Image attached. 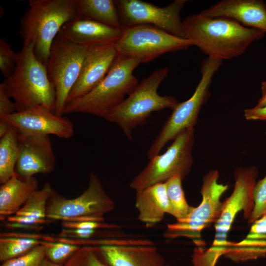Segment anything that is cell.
I'll list each match as a JSON object with an SVG mask.
<instances>
[{"label": "cell", "mask_w": 266, "mask_h": 266, "mask_svg": "<svg viewBox=\"0 0 266 266\" xmlns=\"http://www.w3.org/2000/svg\"><path fill=\"white\" fill-rule=\"evenodd\" d=\"M164 266H171L168 264H166Z\"/></svg>", "instance_id": "obj_42"}, {"label": "cell", "mask_w": 266, "mask_h": 266, "mask_svg": "<svg viewBox=\"0 0 266 266\" xmlns=\"http://www.w3.org/2000/svg\"><path fill=\"white\" fill-rule=\"evenodd\" d=\"M244 115L247 120H266V105L261 107L255 106L245 109Z\"/></svg>", "instance_id": "obj_35"}, {"label": "cell", "mask_w": 266, "mask_h": 266, "mask_svg": "<svg viewBox=\"0 0 266 266\" xmlns=\"http://www.w3.org/2000/svg\"><path fill=\"white\" fill-rule=\"evenodd\" d=\"M182 29L184 38L208 57L222 61L241 55L266 33L228 18L208 17L200 12L186 17L182 21Z\"/></svg>", "instance_id": "obj_1"}, {"label": "cell", "mask_w": 266, "mask_h": 266, "mask_svg": "<svg viewBox=\"0 0 266 266\" xmlns=\"http://www.w3.org/2000/svg\"><path fill=\"white\" fill-rule=\"evenodd\" d=\"M48 220H49V219H39L28 216H19L16 215L10 216L7 218V221L9 222L20 223L34 225H40L45 224L47 222Z\"/></svg>", "instance_id": "obj_36"}, {"label": "cell", "mask_w": 266, "mask_h": 266, "mask_svg": "<svg viewBox=\"0 0 266 266\" xmlns=\"http://www.w3.org/2000/svg\"><path fill=\"white\" fill-rule=\"evenodd\" d=\"M200 13L208 17L228 18L266 33V4L261 0H223Z\"/></svg>", "instance_id": "obj_18"}, {"label": "cell", "mask_w": 266, "mask_h": 266, "mask_svg": "<svg viewBox=\"0 0 266 266\" xmlns=\"http://www.w3.org/2000/svg\"><path fill=\"white\" fill-rule=\"evenodd\" d=\"M64 266H110L102 257L99 247H80Z\"/></svg>", "instance_id": "obj_27"}, {"label": "cell", "mask_w": 266, "mask_h": 266, "mask_svg": "<svg viewBox=\"0 0 266 266\" xmlns=\"http://www.w3.org/2000/svg\"><path fill=\"white\" fill-rule=\"evenodd\" d=\"M140 63L119 54L103 79L87 94L67 103L64 114L86 113L103 118L138 85L133 72Z\"/></svg>", "instance_id": "obj_4"}, {"label": "cell", "mask_w": 266, "mask_h": 266, "mask_svg": "<svg viewBox=\"0 0 266 266\" xmlns=\"http://www.w3.org/2000/svg\"><path fill=\"white\" fill-rule=\"evenodd\" d=\"M62 225L67 229H80L87 230H95L99 228H115L118 226L115 225H107L101 222L92 221L69 222L63 221Z\"/></svg>", "instance_id": "obj_32"}, {"label": "cell", "mask_w": 266, "mask_h": 266, "mask_svg": "<svg viewBox=\"0 0 266 266\" xmlns=\"http://www.w3.org/2000/svg\"><path fill=\"white\" fill-rule=\"evenodd\" d=\"M59 33L75 44L90 47L115 44L122 36V29L77 16L65 24Z\"/></svg>", "instance_id": "obj_17"}, {"label": "cell", "mask_w": 266, "mask_h": 266, "mask_svg": "<svg viewBox=\"0 0 266 266\" xmlns=\"http://www.w3.org/2000/svg\"><path fill=\"white\" fill-rule=\"evenodd\" d=\"M41 244L44 246L46 258L57 264L68 260L80 248L74 244L61 241L41 240Z\"/></svg>", "instance_id": "obj_28"}, {"label": "cell", "mask_w": 266, "mask_h": 266, "mask_svg": "<svg viewBox=\"0 0 266 266\" xmlns=\"http://www.w3.org/2000/svg\"><path fill=\"white\" fill-rule=\"evenodd\" d=\"M18 55V52H15L12 49L5 38L0 39V70L5 78L13 72Z\"/></svg>", "instance_id": "obj_30"}, {"label": "cell", "mask_w": 266, "mask_h": 266, "mask_svg": "<svg viewBox=\"0 0 266 266\" xmlns=\"http://www.w3.org/2000/svg\"><path fill=\"white\" fill-rule=\"evenodd\" d=\"M0 120L24 134L54 135L68 139L74 133V126L70 119L56 114L43 105L0 117Z\"/></svg>", "instance_id": "obj_14"}, {"label": "cell", "mask_w": 266, "mask_h": 266, "mask_svg": "<svg viewBox=\"0 0 266 266\" xmlns=\"http://www.w3.org/2000/svg\"><path fill=\"white\" fill-rule=\"evenodd\" d=\"M258 170L254 166L235 169L234 189L224 201L221 215L215 224V235L212 246L203 252L204 257L216 263L218 258L225 255L233 246L227 237L232 224L238 212L244 211V216L250 219L254 208L253 192L257 182Z\"/></svg>", "instance_id": "obj_6"}, {"label": "cell", "mask_w": 266, "mask_h": 266, "mask_svg": "<svg viewBox=\"0 0 266 266\" xmlns=\"http://www.w3.org/2000/svg\"><path fill=\"white\" fill-rule=\"evenodd\" d=\"M13 72L0 83L14 101L17 112L43 105L55 112L56 91L46 66L36 57L31 44L23 46Z\"/></svg>", "instance_id": "obj_2"}, {"label": "cell", "mask_w": 266, "mask_h": 266, "mask_svg": "<svg viewBox=\"0 0 266 266\" xmlns=\"http://www.w3.org/2000/svg\"><path fill=\"white\" fill-rule=\"evenodd\" d=\"M182 180L180 176L175 175L165 182L170 207V214L177 221L185 219L194 207L189 205L186 200L182 186Z\"/></svg>", "instance_id": "obj_24"}, {"label": "cell", "mask_w": 266, "mask_h": 266, "mask_svg": "<svg viewBox=\"0 0 266 266\" xmlns=\"http://www.w3.org/2000/svg\"><path fill=\"white\" fill-rule=\"evenodd\" d=\"M136 193L135 206L138 212L137 219L147 228L161 222L166 213L170 214L165 183L156 184Z\"/></svg>", "instance_id": "obj_20"}, {"label": "cell", "mask_w": 266, "mask_h": 266, "mask_svg": "<svg viewBox=\"0 0 266 266\" xmlns=\"http://www.w3.org/2000/svg\"><path fill=\"white\" fill-rule=\"evenodd\" d=\"M219 175L217 170H210L205 174L200 190L201 203L198 207H194L185 219L168 224L165 234L166 237L199 238L203 230L215 224L223 206L221 197L229 187L227 185L218 182Z\"/></svg>", "instance_id": "obj_12"}, {"label": "cell", "mask_w": 266, "mask_h": 266, "mask_svg": "<svg viewBox=\"0 0 266 266\" xmlns=\"http://www.w3.org/2000/svg\"><path fill=\"white\" fill-rule=\"evenodd\" d=\"M75 4L77 16L122 28L115 0H75Z\"/></svg>", "instance_id": "obj_22"}, {"label": "cell", "mask_w": 266, "mask_h": 266, "mask_svg": "<svg viewBox=\"0 0 266 266\" xmlns=\"http://www.w3.org/2000/svg\"><path fill=\"white\" fill-rule=\"evenodd\" d=\"M11 127L6 122L0 120V138L7 133Z\"/></svg>", "instance_id": "obj_39"}, {"label": "cell", "mask_w": 266, "mask_h": 266, "mask_svg": "<svg viewBox=\"0 0 266 266\" xmlns=\"http://www.w3.org/2000/svg\"><path fill=\"white\" fill-rule=\"evenodd\" d=\"M222 63L221 60L208 57L202 62L201 78L194 94L187 100L179 102L172 109V113L148 150L149 160L158 155L168 141L174 140L182 132L194 129L200 109L209 97L212 78Z\"/></svg>", "instance_id": "obj_7"}, {"label": "cell", "mask_w": 266, "mask_h": 266, "mask_svg": "<svg viewBox=\"0 0 266 266\" xmlns=\"http://www.w3.org/2000/svg\"><path fill=\"white\" fill-rule=\"evenodd\" d=\"M253 223L262 225H266V213L255 221Z\"/></svg>", "instance_id": "obj_41"}, {"label": "cell", "mask_w": 266, "mask_h": 266, "mask_svg": "<svg viewBox=\"0 0 266 266\" xmlns=\"http://www.w3.org/2000/svg\"><path fill=\"white\" fill-rule=\"evenodd\" d=\"M89 47L75 44L59 33L54 39L46 65L56 91L55 113L63 116L68 96L79 77Z\"/></svg>", "instance_id": "obj_11"}, {"label": "cell", "mask_w": 266, "mask_h": 266, "mask_svg": "<svg viewBox=\"0 0 266 266\" xmlns=\"http://www.w3.org/2000/svg\"><path fill=\"white\" fill-rule=\"evenodd\" d=\"M100 252L110 266H164L165 260L153 245H102Z\"/></svg>", "instance_id": "obj_19"}, {"label": "cell", "mask_w": 266, "mask_h": 266, "mask_svg": "<svg viewBox=\"0 0 266 266\" xmlns=\"http://www.w3.org/2000/svg\"><path fill=\"white\" fill-rule=\"evenodd\" d=\"M17 112L15 104L0 86V117L12 114Z\"/></svg>", "instance_id": "obj_33"}, {"label": "cell", "mask_w": 266, "mask_h": 266, "mask_svg": "<svg viewBox=\"0 0 266 266\" xmlns=\"http://www.w3.org/2000/svg\"><path fill=\"white\" fill-rule=\"evenodd\" d=\"M8 229H21L24 230H38L42 227L40 225H30L20 223L9 222L5 225Z\"/></svg>", "instance_id": "obj_37"}, {"label": "cell", "mask_w": 266, "mask_h": 266, "mask_svg": "<svg viewBox=\"0 0 266 266\" xmlns=\"http://www.w3.org/2000/svg\"><path fill=\"white\" fill-rule=\"evenodd\" d=\"M253 196L254 208L250 219L248 220L252 224L266 213V175L256 182Z\"/></svg>", "instance_id": "obj_31"}, {"label": "cell", "mask_w": 266, "mask_h": 266, "mask_svg": "<svg viewBox=\"0 0 266 266\" xmlns=\"http://www.w3.org/2000/svg\"><path fill=\"white\" fill-rule=\"evenodd\" d=\"M38 188V182L35 177L23 180L16 173L2 184L0 188V220L15 214Z\"/></svg>", "instance_id": "obj_21"}, {"label": "cell", "mask_w": 266, "mask_h": 266, "mask_svg": "<svg viewBox=\"0 0 266 266\" xmlns=\"http://www.w3.org/2000/svg\"><path fill=\"white\" fill-rule=\"evenodd\" d=\"M39 266H64V265H61L60 264L53 263L47 258H45L40 263Z\"/></svg>", "instance_id": "obj_40"}, {"label": "cell", "mask_w": 266, "mask_h": 266, "mask_svg": "<svg viewBox=\"0 0 266 266\" xmlns=\"http://www.w3.org/2000/svg\"><path fill=\"white\" fill-rule=\"evenodd\" d=\"M122 34L115 44L119 54L151 62L161 55L189 48L194 45L189 40L169 33L156 27L138 25L122 27Z\"/></svg>", "instance_id": "obj_10"}, {"label": "cell", "mask_w": 266, "mask_h": 266, "mask_svg": "<svg viewBox=\"0 0 266 266\" xmlns=\"http://www.w3.org/2000/svg\"><path fill=\"white\" fill-rule=\"evenodd\" d=\"M18 143L19 155L15 173L19 177L28 180L36 174H49L54 170L56 157L49 135L18 132Z\"/></svg>", "instance_id": "obj_15"}, {"label": "cell", "mask_w": 266, "mask_h": 266, "mask_svg": "<svg viewBox=\"0 0 266 266\" xmlns=\"http://www.w3.org/2000/svg\"><path fill=\"white\" fill-rule=\"evenodd\" d=\"M18 132L12 127L0 138V183L2 184L15 174V167L19 158Z\"/></svg>", "instance_id": "obj_23"}, {"label": "cell", "mask_w": 266, "mask_h": 266, "mask_svg": "<svg viewBox=\"0 0 266 266\" xmlns=\"http://www.w3.org/2000/svg\"><path fill=\"white\" fill-rule=\"evenodd\" d=\"M118 54L115 44L89 47L79 77L69 94L67 103L82 97L95 88L106 76Z\"/></svg>", "instance_id": "obj_16"}, {"label": "cell", "mask_w": 266, "mask_h": 266, "mask_svg": "<svg viewBox=\"0 0 266 266\" xmlns=\"http://www.w3.org/2000/svg\"><path fill=\"white\" fill-rule=\"evenodd\" d=\"M168 72L167 67L154 70L103 118L117 124L128 138L132 140L133 130L145 124L152 112L166 108L173 109L179 102L173 96H162L158 93L159 86Z\"/></svg>", "instance_id": "obj_5"}, {"label": "cell", "mask_w": 266, "mask_h": 266, "mask_svg": "<svg viewBox=\"0 0 266 266\" xmlns=\"http://www.w3.org/2000/svg\"><path fill=\"white\" fill-rule=\"evenodd\" d=\"M46 208V218L63 221L102 222L115 208L97 175L91 173L87 188L78 197L67 199L54 192Z\"/></svg>", "instance_id": "obj_8"}, {"label": "cell", "mask_w": 266, "mask_h": 266, "mask_svg": "<svg viewBox=\"0 0 266 266\" xmlns=\"http://www.w3.org/2000/svg\"><path fill=\"white\" fill-rule=\"evenodd\" d=\"M29 4L20 21L23 46L32 44L46 66L54 39L64 25L77 16L75 0H30Z\"/></svg>", "instance_id": "obj_3"}, {"label": "cell", "mask_w": 266, "mask_h": 266, "mask_svg": "<svg viewBox=\"0 0 266 266\" xmlns=\"http://www.w3.org/2000/svg\"><path fill=\"white\" fill-rule=\"evenodd\" d=\"M95 232V230L65 228L62 230L60 235L62 237L85 239L90 238Z\"/></svg>", "instance_id": "obj_34"}, {"label": "cell", "mask_w": 266, "mask_h": 266, "mask_svg": "<svg viewBox=\"0 0 266 266\" xmlns=\"http://www.w3.org/2000/svg\"><path fill=\"white\" fill-rule=\"evenodd\" d=\"M194 143V129L182 132L164 153L150 159L145 168L132 180L130 188L136 192L141 191L165 183L175 175L180 176L183 180L193 166Z\"/></svg>", "instance_id": "obj_9"}, {"label": "cell", "mask_w": 266, "mask_h": 266, "mask_svg": "<svg viewBox=\"0 0 266 266\" xmlns=\"http://www.w3.org/2000/svg\"><path fill=\"white\" fill-rule=\"evenodd\" d=\"M261 87L262 96L258 100V103L255 106L257 107H261L266 105V80L262 82Z\"/></svg>", "instance_id": "obj_38"}, {"label": "cell", "mask_w": 266, "mask_h": 266, "mask_svg": "<svg viewBox=\"0 0 266 266\" xmlns=\"http://www.w3.org/2000/svg\"><path fill=\"white\" fill-rule=\"evenodd\" d=\"M186 1L175 0L161 7L140 0H115L122 27L152 25L183 38L180 13Z\"/></svg>", "instance_id": "obj_13"}, {"label": "cell", "mask_w": 266, "mask_h": 266, "mask_svg": "<svg viewBox=\"0 0 266 266\" xmlns=\"http://www.w3.org/2000/svg\"><path fill=\"white\" fill-rule=\"evenodd\" d=\"M54 192L51 184L45 183L41 189L35 191L31 195L15 215L39 219H46V203Z\"/></svg>", "instance_id": "obj_25"}, {"label": "cell", "mask_w": 266, "mask_h": 266, "mask_svg": "<svg viewBox=\"0 0 266 266\" xmlns=\"http://www.w3.org/2000/svg\"><path fill=\"white\" fill-rule=\"evenodd\" d=\"M41 240L27 238L2 237L0 238V261L4 262L27 253Z\"/></svg>", "instance_id": "obj_26"}, {"label": "cell", "mask_w": 266, "mask_h": 266, "mask_svg": "<svg viewBox=\"0 0 266 266\" xmlns=\"http://www.w3.org/2000/svg\"><path fill=\"white\" fill-rule=\"evenodd\" d=\"M45 257L44 246L40 244L21 256L3 262L0 266H39Z\"/></svg>", "instance_id": "obj_29"}]
</instances>
